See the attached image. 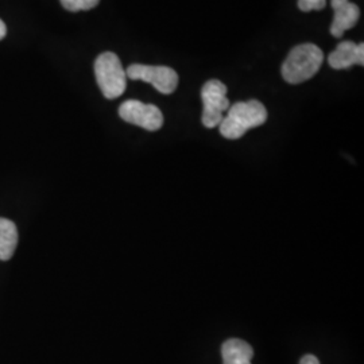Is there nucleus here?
I'll return each mask as SVG.
<instances>
[{
	"mask_svg": "<svg viewBox=\"0 0 364 364\" xmlns=\"http://www.w3.org/2000/svg\"><path fill=\"white\" fill-rule=\"evenodd\" d=\"M267 120V109L258 100L235 103L228 108L227 117H223L219 129L225 139H239L248 130L259 127Z\"/></svg>",
	"mask_w": 364,
	"mask_h": 364,
	"instance_id": "obj_1",
	"label": "nucleus"
},
{
	"mask_svg": "<svg viewBox=\"0 0 364 364\" xmlns=\"http://www.w3.org/2000/svg\"><path fill=\"white\" fill-rule=\"evenodd\" d=\"M324 63V53L314 43L293 48L282 64V77L289 84H301L314 77Z\"/></svg>",
	"mask_w": 364,
	"mask_h": 364,
	"instance_id": "obj_2",
	"label": "nucleus"
},
{
	"mask_svg": "<svg viewBox=\"0 0 364 364\" xmlns=\"http://www.w3.org/2000/svg\"><path fill=\"white\" fill-rule=\"evenodd\" d=\"M95 76L105 99H117L127 87L126 70L115 53H102L95 61Z\"/></svg>",
	"mask_w": 364,
	"mask_h": 364,
	"instance_id": "obj_3",
	"label": "nucleus"
},
{
	"mask_svg": "<svg viewBox=\"0 0 364 364\" xmlns=\"http://www.w3.org/2000/svg\"><path fill=\"white\" fill-rule=\"evenodd\" d=\"M201 99L204 105L203 124L207 129L218 127L223 120V112L230 108L227 87L219 80H209L201 90Z\"/></svg>",
	"mask_w": 364,
	"mask_h": 364,
	"instance_id": "obj_4",
	"label": "nucleus"
},
{
	"mask_svg": "<svg viewBox=\"0 0 364 364\" xmlns=\"http://www.w3.org/2000/svg\"><path fill=\"white\" fill-rule=\"evenodd\" d=\"M126 76L151 84L156 91L170 95L178 87V75L169 66H150L132 64L127 68Z\"/></svg>",
	"mask_w": 364,
	"mask_h": 364,
	"instance_id": "obj_5",
	"label": "nucleus"
},
{
	"mask_svg": "<svg viewBox=\"0 0 364 364\" xmlns=\"http://www.w3.org/2000/svg\"><path fill=\"white\" fill-rule=\"evenodd\" d=\"M119 117L124 122L147 131H158L164 124L161 109L153 105H144L139 100H127L119 108Z\"/></svg>",
	"mask_w": 364,
	"mask_h": 364,
	"instance_id": "obj_6",
	"label": "nucleus"
},
{
	"mask_svg": "<svg viewBox=\"0 0 364 364\" xmlns=\"http://www.w3.org/2000/svg\"><path fill=\"white\" fill-rule=\"evenodd\" d=\"M328 64L333 69H348L353 65H364V43L344 41L328 55Z\"/></svg>",
	"mask_w": 364,
	"mask_h": 364,
	"instance_id": "obj_7",
	"label": "nucleus"
},
{
	"mask_svg": "<svg viewBox=\"0 0 364 364\" xmlns=\"http://www.w3.org/2000/svg\"><path fill=\"white\" fill-rule=\"evenodd\" d=\"M359 18H360V10L355 3L347 1L344 4L335 7L333 22L331 25V34L335 38H341L347 30L356 26Z\"/></svg>",
	"mask_w": 364,
	"mask_h": 364,
	"instance_id": "obj_8",
	"label": "nucleus"
},
{
	"mask_svg": "<svg viewBox=\"0 0 364 364\" xmlns=\"http://www.w3.org/2000/svg\"><path fill=\"white\" fill-rule=\"evenodd\" d=\"M223 364H251L254 350L247 341L240 338H228L221 346Z\"/></svg>",
	"mask_w": 364,
	"mask_h": 364,
	"instance_id": "obj_9",
	"label": "nucleus"
},
{
	"mask_svg": "<svg viewBox=\"0 0 364 364\" xmlns=\"http://www.w3.org/2000/svg\"><path fill=\"white\" fill-rule=\"evenodd\" d=\"M18 245V230L13 221L0 218V260H9Z\"/></svg>",
	"mask_w": 364,
	"mask_h": 364,
	"instance_id": "obj_10",
	"label": "nucleus"
},
{
	"mask_svg": "<svg viewBox=\"0 0 364 364\" xmlns=\"http://www.w3.org/2000/svg\"><path fill=\"white\" fill-rule=\"evenodd\" d=\"M60 1L68 11L77 13V11H88L95 9L100 0H60Z\"/></svg>",
	"mask_w": 364,
	"mask_h": 364,
	"instance_id": "obj_11",
	"label": "nucleus"
},
{
	"mask_svg": "<svg viewBox=\"0 0 364 364\" xmlns=\"http://www.w3.org/2000/svg\"><path fill=\"white\" fill-rule=\"evenodd\" d=\"M299 9L302 13L320 11L326 7V0H299Z\"/></svg>",
	"mask_w": 364,
	"mask_h": 364,
	"instance_id": "obj_12",
	"label": "nucleus"
},
{
	"mask_svg": "<svg viewBox=\"0 0 364 364\" xmlns=\"http://www.w3.org/2000/svg\"><path fill=\"white\" fill-rule=\"evenodd\" d=\"M299 364H320V360L314 355H305L299 360Z\"/></svg>",
	"mask_w": 364,
	"mask_h": 364,
	"instance_id": "obj_13",
	"label": "nucleus"
},
{
	"mask_svg": "<svg viewBox=\"0 0 364 364\" xmlns=\"http://www.w3.org/2000/svg\"><path fill=\"white\" fill-rule=\"evenodd\" d=\"M7 34V27L4 25V22L0 19V39L4 38Z\"/></svg>",
	"mask_w": 364,
	"mask_h": 364,
	"instance_id": "obj_14",
	"label": "nucleus"
},
{
	"mask_svg": "<svg viewBox=\"0 0 364 364\" xmlns=\"http://www.w3.org/2000/svg\"><path fill=\"white\" fill-rule=\"evenodd\" d=\"M347 1H350V0H331V6H332V9H335V7H338L340 4L347 3Z\"/></svg>",
	"mask_w": 364,
	"mask_h": 364,
	"instance_id": "obj_15",
	"label": "nucleus"
}]
</instances>
